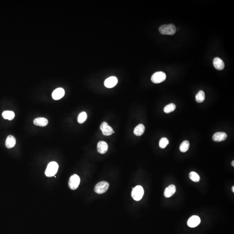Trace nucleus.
I'll return each mask as SVG.
<instances>
[{
  "instance_id": "nucleus-1",
  "label": "nucleus",
  "mask_w": 234,
  "mask_h": 234,
  "mask_svg": "<svg viewBox=\"0 0 234 234\" xmlns=\"http://www.w3.org/2000/svg\"><path fill=\"white\" fill-rule=\"evenodd\" d=\"M159 31L162 34L173 35L176 33V28L173 24H166L161 26Z\"/></svg>"
},
{
  "instance_id": "nucleus-2",
  "label": "nucleus",
  "mask_w": 234,
  "mask_h": 234,
  "mask_svg": "<svg viewBox=\"0 0 234 234\" xmlns=\"http://www.w3.org/2000/svg\"><path fill=\"white\" fill-rule=\"evenodd\" d=\"M59 169L58 164L54 161L51 162L48 164L45 171L46 177H51L55 176L57 172Z\"/></svg>"
},
{
  "instance_id": "nucleus-3",
  "label": "nucleus",
  "mask_w": 234,
  "mask_h": 234,
  "mask_svg": "<svg viewBox=\"0 0 234 234\" xmlns=\"http://www.w3.org/2000/svg\"><path fill=\"white\" fill-rule=\"evenodd\" d=\"M144 194V189L141 186H137L134 188H133L131 196L134 200L138 201L142 200Z\"/></svg>"
},
{
  "instance_id": "nucleus-4",
  "label": "nucleus",
  "mask_w": 234,
  "mask_h": 234,
  "mask_svg": "<svg viewBox=\"0 0 234 234\" xmlns=\"http://www.w3.org/2000/svg\"><path fill=\"white\" fill-rule=\"evenodd\" d=\"M166 78V74L164 72H157L152 76L151 80L153 83L158 84L165 81Z\"/></svg>"
},
{
  "instance_id": "nucleus-5",
  "label": "nucleus",
  "mask_w": 234,
  "mask_h": 234,
  "mask_svg": "<svg viewBox=\"0 0 234 234\" xmlns=\"http://www.w3.org/2000/svg\"><path fill=\"white\" fill-rule=\"evenodd\" d=\"M109 184L106 181H102L98 183L95 187L94 190L98 194H103L106 193L109 188Z\"/></svg>"
},
{
  "instance_id": "nucleus-6",
  "label": "nucleus",
  "mask_w": 234,
  "mask_h": 234,
  "mask_svg": "<svg viewBox=\"0 0 234 234\" xmlns=\"http://www.w3.org/2000/svg\"><path fill=\"white\" fill-rule=\"evenodd\" d=\"M80 182V179L79 177L76 174H74L72 175L69 180V187L72 190H75L79 186Z\"/></svg>"
},
{
  "instance_id": "nucleus-7",
  "label": "nucleus",
  "mask_w": 234,
  "mask_h": 234,
  "mask_svg": "<svg viewBox=\"0 0 234 234\" xmlns=\"http://www.w3.org/2000/svg\"><path fill=\"white\" fill-rule=\"evenodd\" d=\"M100 128L102 131V134L105 136H110L114 133L112 128L110 126L107 122H103L101 124Z\"/></svg>"
},
{
  "instance_id": "nucleus-8",
  "label": "nucleus",
  "mask_w": 234,
  "mask_h": 234,
  "mask_svg": "<svg viewBox=\"0 0 234 234\" xmlns=\"http://www.w3.org/2000/svg\"><path fill=\"white\" fill-rule=\"evenodd\" d=\"M201 220L197 216H193L189 219L187 224L191 228L197 227L200 223Z\"/></svg>"
},
{
  "instance_id": "nucleus-9",
  "label": "nucleus",
  "mask_w": 234,
  "mask_h": 234,
  "mask_svg": "<svg viewBox=\"0 0 234 234\" xmlns=\"http://www.w3.org/2000/svg\"><path fill=\"white\" fill-rule=\"evenodd\" d=\"M118 82L117 77L115 76H111L108 78L104 82L105 87L108 88H112L115 87Z\"/></svg>"
},
{
  "instance_id": "nucleus-10",
  "label": "nucleus",
  "mask_w": 234,
  "mask_h": 234,
  "mask_svg": "<svg viewBox=\"0 0 234 234\" xmlns=\"http://www.w3.org/2000/svg\"><path fill=\"white\" fill-rule=\"evenodd\" d=\"M65 95V90L61 88L56 89L52 93V97L55 100H59Z\"/></svg>"
},
{
  "instance_id": "nucleus-11",
  "label": "nucleus",
  "mask_w": 234,
  "mask_h": 234,
  "mask_svg": "<svg viewBox=\"0 0 234 234\" xmlns=\"http://www.w3.org/2000/svg\"><path fill=\"white\" fill-rule=\"evenodd\" d=\"M108 144L104 141H100L98 143L97 150L98 153L101 154H105L106 153L108 150Z\"/></svg>"
},
{
  "instance_id": "nucleus-12",
  "label": "nucleus",
  "mask_w": 234,
  "mask_h": 234,
  "mask_svg": "<svg viewBox=\"0 0 234 234\" xmlns=\"http://www.w3.org/2000/svg\"><path fill=\"white\" fill-rule=\"evenodd\" d=\"M227 137V134L225 133L218 132L214 134L213 136V139L214 142H221L224 141Z\"/></svg>"
},
{
  "instance_id": "nucleus-13",
  "label": "nucleus",
  "mask_w": 234,
  "mask_h": 234,
  "mask_svg": "<svg viewBox=\"0 0 234 234\" xmlns=\"http://www.w3.org/2000/svg\"><path fill=\"white\" fill-rule=\"evenodd\" d=\"M213 64L214 67L219 70H223L224 67V62L219 57H216L214 59Z\"/></svg>"
},
{
  "instance_id": "nucleus-14",
  "label": "nucleus",
  "mask_w": 234,
  "mask_h": 234,
  "mask_svg": "<svg viewBox=\"0 0 234 234\" xmlns=\"http://www.w3.org/2000/svg\"><path fill=\"white\" fill-rule=\"evenodd\" d=\"M176 191V187L174 185H170L167 188H166L164 191V196L165 197L169 198L172 197L175 194Z\"/></svg>"
},
{
  "instance_id": "nucleus-15",
  "label": "nucleus",
  "mask_w": 234,
  "mask_h": 234,
  "mask_svg": "<svg viewBox=\"0 0 234 234\" xmlns=\"http://www.w3.org/2000/svg\"><path fill=\"white\" fill-rule=\"evenodd\" d=\"M16 144L15 138L13 135H9L7 138L5 142L6 147L7 148H11L15 146Z\"/></svg>"
},
{
  "instance_id": "nucleus-16",
  "label": "nucleus",
  "mask_w": 234,
  "mask_h": 234,
  "mask_svg": "<svg viewBox=\"0 0 234 234\" xmlns=\"http://www.w3.org/2000/svg\"><path fill=\"white\" fill-rule=\"evenodd\" d=\"M34 123L35 125L38 126L45 127L48 125V121L44 117H37L34 120Z\"/></svg>"
},
{
  "instance_id": "nucleus-17",
  "label": "nucleus",
  "mask_w": 234,
  "mask_h": 234,
  "mask_svg": "<svg viewBox=\"0 0 234 234\" xmlns=\"http://www.w3.org/2000/svg\"><path fill=\"white\" fill-rule=\"evenodd\" d=\"M145 128L143 124H139L135 127L134 130V133L135 135L140 136L142 135L145 132Z\"/></svg>"
},
{
  "instance_id": "nucleus-18",
  "label": "nucleus",
  "mask_w": 234,
  "mask_h": 234,
  "mask_svg": "<svg viewBox=\"0 0 234 234\" xmlns=\"http://www.w3.org/2000/svg\"><path fill=\"white\" fill-rule=\"evenodd\" d=\"M2 117L4 119L8 120H12L15 117V114L14 111H5L2 113Z\"/></svg>"
},
{
  "instance_id": "nucleus-19",
  "label": "nucleus",
  "mask_w": 234,
  "mask_h": 234,
  "mask_svg": "<svg viewBox=\"0 0 234 234\" xmlns=\"http://www.w3.org/2000/svg\"><path fill=\"white\" fill-rule=\"evenodd\" d=\"M205 99V94L203 91H200L196 96V100L198 103H202Z\"/></svg>"
},
{
  "instance_id": "nucleus-20",
  "label": "nucleus",
  "mask_w": 234,
  "mask_h": 234,
  "mask_svg": "<svg viewBox=\"0 0 234 234\" xmlns=\"http://www.w3.org/2000/svg\"><path fill=\"white\" fill-rule=\"evenodd\" d=\"M189 147V142L188 141H184L181 144L180 150L181 152L185 153L188 150Z\"/></svg>"
},
{
  "instance_id": "nucleus-21",
  "label": "nucleus",
  "mask_w": 234,
  "mask_h": 234,
  "mask_svg": "<svg viewBox=\"0 0 234 234\" xmlns=\"http://www.w3.org/2000/svg\"><path fill=\"white\" fill-rule=\"evenodd\" d=\"M176 108V106L173 103H170L167 105L164 108V112L166 113H169L173 112L175 110Z\"/></svg>"
},
{
  "instance_id": "nucleus-22",
  "label": "nucleus",
  "mask_w": 234,
  "mask_h": 234,
  "mask_svg": "<svg viewBox=\"0 0 234 234\" xmlns=\"http://www.w3.org/2000/svg\"><path fill=\"white\" fill-rule=\"evenodd\" d=\"M87 118V113L86 112H81V113L79 114L78 115V122L79 124H82L86 122Z\"/></svg>"
},
{
  "instance_id": "nucleus-23",
  "label": "nucleus",
  "mask_w": 234,
  "mask_h": 234,
  "mask_svg": "<svg viewBox=\"0 0 234 234\" xmlns=\"http://www.w3.org/2000/svg\"><path fill=\"white\" fill-rule=\"evenodd\" d=\"M189 178L195 182H198L200 180V176L195 172H190L189 174Z\"/></svg>"
},
{
  "instance_id": "nucleus-24",
  "label": "nucleus",
  "mask_w": 234,
  "mask_h": 234,
  "mask_svg": "<svg viewBox=\"0 0 234 234\" xmlns=\"http://www.w3.org/2000/svg\"><path fill=\"white\" fill-rule=\"evenodd\" d=\"M169 143V140L166 137H163L159 142V146L162 149L165 148Z\"/></svg>"
},
{
  "instance_id": "nucleus-25",
  "label": "nucleus",
  "mask_w": 234,
  "mask_h": 234,
  "mask_svg": "<svg viewBox=\"0 0 234 234\" xmlns=\"http://www.w3.org/2000/svg\"><path fill=\"white\" fill-rule=\"evenodd\" d=\"M232 166H233V167H234V161H232Z\"/></svg>"
},
{
  "instance_id": "nucleus-26",
  "label": "nucleus",
  "mask_w": 234,
  "mask_h": 234,
  "mask_svg": "<svg viewBox=\"0 0 234 234\" xmlns=\"http://www.w3.org/2000/svg\"><path fill=\"white\" fill-rule=\"evenodd\" d=\"M232 191H233V193H234V186H233V187H232Z\"/></svg>"
}]
</instances>
